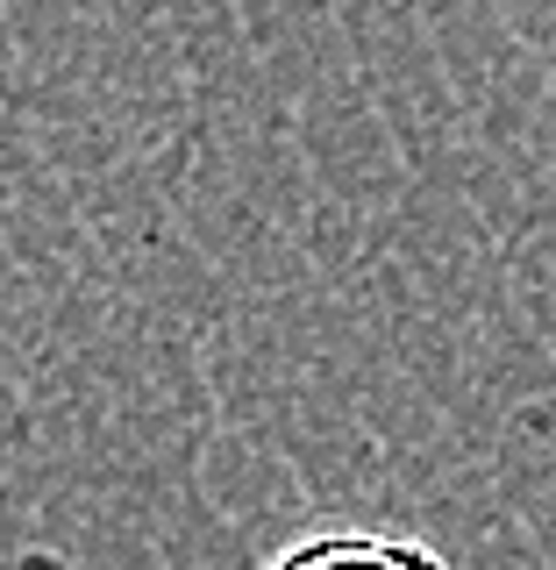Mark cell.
<instances>
[{
  "label": "cell",
  "instance_id": "cell-1",
  "mask_svg": "<svg viewBox=\"0 0 556 570\" xmlns=\"http://www.w3.org/2000/svg\"><path fill=\"white\" fill-rule=\"evenodd\" d=\"M264 570H450V557L392 528H314L293 534Z\"/></svg>",
  "mask_w": 556,
  "mask_h": 570
}]
</instances>
